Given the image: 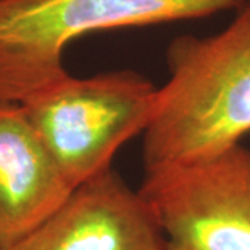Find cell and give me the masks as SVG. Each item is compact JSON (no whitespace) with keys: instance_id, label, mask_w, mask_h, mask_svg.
Segmentation results:
<instances>
[{"instance_id":"6da1fadb","label":"cell","mask_w":250,"mask_h":250,"mask_svg":"<svg viewBox=\"0 0 250 250\" xmlns=\"http://www.w3.org/2000/svg\"><path fill=\"white\" fill-rule=\"evenodd\" d=\"M166 60L170 77L142 134L145 174L210 160L250 132V0L218 34L175 38Z\"/></svg>"},{"instance_id":"7a4b0ae2","label":"cell","mask_w":250,"mask_h":250,"mask_svg":"<svg viewBox=\"0 0 250 250\" xmlns=\"http://www.w3.org/2000/svg\"><path fill=\"white\" fill-rule=\"evenodd\" d=\"M246 0H0V104L68 75L62 54L90 32L195 20Z\"/></svg>"},{"instance_id":"3957f363","label":"cell","mask_w":250,"mask_h":250,"mask_svg":"<svg viewBox=\"0 0 250 250\" xmlns=\"http://www.w3.org/2000/svg\"><path fill=\"white\" fill-rule=\"evenodd\" d=\"M157 92L132 70L67 75L21 103L29 123L74 189L111 168L117 150L143 134Z\"/></svg>"},{"instance_id":"277c9868","label":"cell","mask_w":250,"mask_h":250,"mask_svg":"<svg viewBox=\"0 0 250 250\" xmlns=\"http://www.w3.org/2000/svg\"><path fill=\"white\" fill-rule=\"evenodd\" d=\"M160 224L164 250H250V152L147 172L138 189Z\"/></svg>"},{"instance_id":"5b68a950","label":"cell","mask_w":250,"mask_h":250,"mask_svg":"<svg viewBox=\"0 0 250 250\" xmlns=\"http://www.w3.org/2000/svg\"><path fill=\"white\" fill-rule=\"evenodd\" d=\"M6 250H164V235L152 206L111 167Z\"/></svg>"},{"instance_id":"8992f818","label":"cell","mask_w":250,"mask_h":250,"mask_svg":"<svg viewBox=\"0 0 250 250\" xmlns=\"http://www.w3.org/2000/svg\"><path fill=\"white\" fill-rule=\"evenodd\" d=\"M74 190L21 104H0V250L53 215Z\"/></svg>"}]
</instances>
